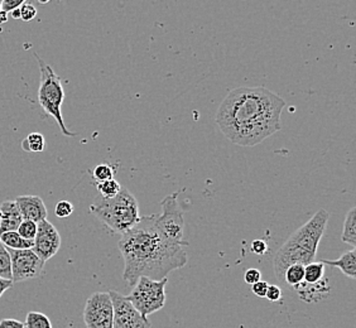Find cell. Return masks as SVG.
<instances>
[{"instance_id": "3", "label": "cell", "mask_w": 356, "mask_h": 328, "mask_svg": "<svg viewBox=\"0 0 356 328\" xmlns=\"http://www.w3.org/2000/svg\"><path fill=\"white\" fill-rule=\"evenodd\" d=\"M329 212L318 210L311 219L289 236L282 245L273 260L274 273L277 279L283 283V275L289 265H309L316 259L318 244L326 230Z\"/></svg>"}, {"instance_id": "33", "label": "cell", "mask_w": 356, "mask_h": 328, "mask_svg": "<svg viewBox=\"0 0 356 328\" xmlns=\"http://www.w3.org/2000/svg\"><path fill=\"white\" fill-rule=\"evenodd\" d=\"M0 328H26L24 323L13 318H4L0 321Z\"/></svg>"}, {"instance_id": "9", "label": "cell", "mask_w": 356, "mask_h": 328, "mask_svg": "<svg viewBox=\"0 0 356 328\" xmlns=\"http://www.w3.org/2000/svg\"><path fill=\"white\" fill-rule=\"evenodd\" d=\"M110 298L113 303V328H151L152 323L148 317L139 313L133 307L127 297L117 290H110Z\"/></svg>"}, {"instance_id": "6", "label": "cell", "mask_w": 356, "mask_h": 328, "mask_svg": "<svg viewBox=\"0 0 356 328\" xmlns=\"http://www.w3.org/2000/svg\"><path fill=\"white\" fill-rule=\"evenodd\" d=\"M168 279L153 281L147 277L138 279L129 295H125L139 313L148 317L165 307V284Z\"/></svg>"}, {"instance_id": "16", "label": "cell", "mask_w": 356, "mask_h": 328, "mask_svg": "<svg viewBox=\"0 0 356 328\" xmlns=\"http://www.w3.org/2000/svg\"><path fill=\"white\" fill-rule=\"evenodd\" d=\"M0 244L6 246L9 250H27L33 247L32 240H24L17 231H8L0 235Z\"/></svg>"}, {"instance_id": "27", "label": "cell", "mask_w": 356, "mask_h": 328, "mask_svg": "<svg viewBox=\"0 0 356 328\" xmlns=\"http://www.w3.org/2000/svg\"><path fill=\"white\" fill-rule=\"evenodd\" d=\"M19 10H21V19L23 22H32L37 17V9L31 3L24 1L19 8Z\"/></svg>"}, {"instance_id": "24", "label": "cell", "mask_w": 356, "mask_h": 328, "mask_svg": "<svg viewBox=\"0 0 356 328\" xmlns=\"http://www.w3.org/2000/svg\"><path fill=\"white\" fill-rule=\"evenodd\" d=\"M114 168L109 165V164H99L96 165L92 171V177L95 179L96 183H102V182H106L110 179H114Z\"/></svg>"}, {"instance_id": "11", "label": "cell", "mask_w": 356, "mask_h": 328, "mask_svg": "<svg viewBox=\"0 0 356 328\" xmlns=\"http://www.w3.org/2000/svg\"><path fill=\"white\" fill-rule=\"evenodd\" d=\"M32 252L46 263L47 260L54 258L58 253L61 247V236L58 230L47 220H43L40 224H37V235L33 240Z\"/></svg>"}, {"instance_id": "7", "label": "cell", "mask_w": 356, "mask_h": 328, "mask_svg": "<svg viewBox=\"0 0 356 328\" xmlns=\"http://www.w3.org/2000/svg\"><path fill=\"white\" fill-rule=\"evenodd\" d=\"M177 197L178 192H175L161 201L162 215H157L156 222L165 239L176 244H187L184 240L185 219L178 206Z\"/></svg>"}, {"instance_id": "21", "label": "cell", "mask_w": 356, "mask_h": 328, "mask_svg": "<svg viewBox=\"0 0 356 328\" xmlns=\"http://www.w3.org/2000/svg\"><path fill=\"white\" fill-rule=\"evenodd\" d=\"M26 328H54L47 315L41 312H29L24 322Z\"/></svg>"}, {"instance_id": "20", "label": "cell", "mask_w": 356, "mask_h": 328, "mask_svg": "<svg viewBox=\"0 0 356 328\" xmlns=\"http://www.w3.org/2000/svg\"><path fill=\"white\" fill-rule=\"evenodd\" d=\"M46 145V140L44 137L40 134V133H31L24 140H23V149L27 151H32V153H40L44 149Z\"/></svg>"}, {"instance_id": "5", "label": "cell", "mask_w": 356, "mask_h": 328, "mask_svg": "<svg viewBox=\"0 0 356 328\" xmlns=\"http://www.w3.org/2000/svg\"><path fill=\"white\" fill-rule=\"evenodd\" d=\"M35 57L41 69V82L38 89V103L47 115L55 117L62 134L66 137H76L75 133H71L63 122L61 106L65 100V90L62 86L61 79L56 75L55 71L35 54Z\"/></svg>"}, {"instance_id": "22", "label": "cell", "mask_w": 356, "mask_h": 328, "mask_svg": "<svg viewBox=\"0 0 356 328\" xmlns=\"http://www.w3.org/2000/svg\"><path fill=\"white\" fill-rule=\"evenodd\" d=\"M96 188H97V191L100 192V197L113 199L120 192L122 186L118 182L117 179H110L106 182L96 183Z\"/></svg>"}, {"instance_id": "1", "label": "cell", "mask_w": 356, "mask_h": 328, "mask_svg": "<svg viewBox=\"0 0 356 328\" xmlns=\"http://www.w3.org/2000/svg\"><path fill=\"white\" fill-rule=\"evenodd\" d=\"M286 101L264 86L232 90L220 105L216 124L230 142L255 147L282 129Z\"/></svg>"}, {"instance_id": "32", "label": "cell", "mask_w": 356, "mask_h": 328, "mask_svg": "<svg viewBox=\"0 0 356 328\" xmlns=\"http://www.w3.org/2000/svg\"><path fill=\"white\" fill-rule=\"evenodd\" d=\"M267 281H258V283H255L252 286V292H253L257 297H261V298H266V294H267L268 289Z\"/></svg>"}, {"instance_id": "13", "label": "cell", "mask_w": 356, "mask_h": 328, "mask_svg": "<svg viewBox=\"0 0 356 328\" xmlns=\"http://www.w3.org/2000/svg\"><path fill=\"white\" fill-rule=\"evenodd\" d=\"M295 290L301 301L306 303H320L329 298L331 286H330L329 278L323 277V279L315 284L302 281L300 286L295 287Z\"/></svg>"}, {"instance_id": "23", "label": "cell", "mask_w": 356, "mask_h": 328, "mask_svg": "<svg viewBox=\"0 0 356 328\" xmlns=\"http://www.w3.org/2000/svg\"><path fill=\"white\" fill-rule=\"evenodd\" d=\"M0 278L12 281V260L7 247L0 244Z\"/></svg>"}, {"instance_id": "10", "label": "cell", "mask_w": 356, "mask_h": 328, "mask_svg": "<svg viewBox=\"0 0 356 328\" xmlns=\"http://www.w3.org/2000/svg\"><path fill=\"white\" fill-rule=\"evenodd\" d=\"M12 260V281H31L41 277L44 263L35 255L32 249L27 250H9Z\"/></svg>"}, {"instance_id": "25", "label": "cell", "mask_w": 356, "mask_h": 328, "mask_svg": "<svg viewBox=\"0 0 356 328\" xmlns=\"http://www.w3.org/2000/svg\"><path fill=\"white\" fill-rule=\"evenodd\" d=\"M17 233H19V236L24 240H35V235H37V224L33 221H28V220H23L21 225L18 227Z\"/></svg>"}, {"instance_id": "18", "label": "cell", "mask_w": 356, "mask_h": 328, "mask_svg": "<svg viewBox=\"0 0 356 328\" xmlns=\"http://www.w3.org/2000/svg\"><path fill=\"white\" fill-rule=\"evenodd\" d=\"M305 281V265L302 264H293L289 265L283 275V283L291 287L300 286L302 281Z\"/></svg>"}, {"instance_id": "28", "label": "cell", "mask_w": 356, "mask_h": 328, "mask_svg": "<svg viewBox=\"0 0 356 328\" xmlns=\"http://www.w3.org/2000/svg\"><path fill=\"white\" fill-rule=\"evenodd\" d=\"M244 281H245L247 284H250V286H253L255 283L261 281V270H259V269H255V268L248 269V270H245V273H244Z\"/></svg>"}, {"instance_id": "29", "label": "cell", "mask_w": 356, "mask_h": 328, "mask_svg": "<svg viewBox=\"0 0 356 328\" xmlns=\"http://www.w3.org/2000/svg\"><path fill=\"white\" fill-rule=\"evenodd\" d=\"M23 3H24V0H3V1H0V10L8 14L9 12L12 13L15 9L21 8Z\"/></svg>"}, {"instance_id": "34", "label": "cell", "mask_w": 356, "mask_h": 328, "mask_svg": "<svg viewBox=\"0 0 356 328\" xmlns=\"http://www.w3.org/2000/svg\"><path fill=\"white\" fill-rule=\"evenodd\" d=\"M12 287H13V281L0 278V298L3 294L7 292L8 289H10Z\"/></svg>"}, {"instance_id": "35", "label": "cell", "mask_w": 356, "mask_h": 328, "mask_svg": "<svg viewBox=\"0 0 356 328\" xmlns=\"http://www.w3.org/2000/svg\"><path fill=\"white\" fill-rule=\"evenodd\" d=\"M7 22L8 13L3 12V10H0V24H4V23H7Z\"/></svg>"}, {"instance_id": "30", "label": "cell", "mask_w": 356, "mask_h": 328, "mask_svg": "<svg viewBox=\"0 0 356 328\" xmlns=\"http://www.w3.org/2000/svg\"><path fill=\"white\" fill-rule=\"evenodd\" d=\"M266 298L269 302H278L282 298V290L281 288L275 284L272 286H268L267 294H266Z\"/></svg>"}, {"instance_id": "14", "label": "cell", "mask_w": 356, "mask_h": 328, "mask_svg": "<svg viewBox=\"0 0 356 328\" xmlns=\"http://www.w3.org/2000/svg\"><path fill=\"white\" fill-rule=\"evenodd\" d=\"M22 221L21 212L14 201H4L0 205V235L8 231H17Z\"/></svg>"}, {"instance_id": "36", "label": "cell", "mask_w": 356, "mask_h": 328, "mask_svg": "<svg viewBox=\"0 0 356 328\" xmlns=\"http://www.w3.org/2000/svg\"><path fill=\"white\" fill-rule=\"evenodd\" d=\"M10 15H12V18H13V19H17V21H18V19H21V10H19V8L13 10V12L10 13Z\"/></svg>"}, {"instance_id": "31", "label": "cell", "mask_w": 356, "mask_h": 328, "mask_svg": "<svg viewBox=\"0 0 356 328\" xmlns=\"http://www.w3.org/2000/svg\"><path fill=\"white\" fill-rule=\"evenodd\" d=\"M250 249L257 255H263L268 252V244L264 240H254L250 245Z\"/></svg>"}, {"instance_id": "2", "label": "cell", "mask_w": 356, "mask_h": 328, "mask_svg": "<svg viewBox=\"0 0 356 328\" xmlns=\"http://www.w3.org/2000/svg\"><path fill=\"white\" fill-rule=\"evenodd\" d=\"M156 220L157 215L140 218L137 225L124 233L118 243L124 259L123 279L129 287H134L142 277L162 281L187 264V244L165 239Z\"/></svg>"}, {"instance_id": "12", "label": "cell", "mask_w": 356, "mask_h": 328, "mask_svg": "<svg viewBox=\"0 0 356 328\" xmlns=\"http://www.w3.org/2000/svg\"><path fill=\"white\" fill-rule=\"evenodd\" d=\"M14 202L18 206L22 219L33 221L35 224L47 220V208L40 196H18Z\"/></svg>"}, {"instance_id": "19", "label": "cell", "mask_w": 356, "mask_h": 328, "mask_svg": "<svg viewBox=\"0 0 356 328\" xmlns=\"http://www.w3.org/2000/svg\"><path fill=\"white\" fill-rule=\"evenodd\" d=\"M325 277V265L320 261L309 263V265L305 267V281L309 284H315L323 279Z\"/></svg>"}, {"instance_id": "15", "label": "cell", "mask_w": 356, "mask_h": 328, "mask_svg": "<svg viewBox=\"0 0 356 328\" xmlns=\"http://www.w3.org/2000/svg\"><path fill=\"white\" fill-rule=\"evenodd\" d=\"M323 265H329L331 268H339L343 275L348 278L355 279L356 278V252L355 249H351L349 252L343 253L339 259L321 260Z\"/></svg>"}, {"instance_id": "4", "label": "cell", "mask_w": 356, "mask_h": 328, "mask_svg": "<svg viewBox=\"0 0 356 328\" xmlns=\"http://www.w3.org/2000/svg\"><path fill=\"white\" fill-rule=\"evenodd\" d=\"M90 212L104 225L108 226L113 233L122 235L137 225L140 219L137 199L125 187H122L120 192L113 199H96L90 206Z\"/></svg>"}, {"instance_id": "17", "label": "cell", "mask_w": 356, "mask_h": 328, "mask_svg": "<svg viewBox=\"0 0 356 328\" xmlns=\"http://www.w3.org/2000/svg\"><path fill=\"white\" fill-rule=\"evenodd\" d=\"M343 243H346L355 249L356 246V207H351L346 213L345 222H343Z\"/></svg>"}, {"instance_id": "8", "label": "cell", "mask_w": 356, "mask_h": 328, "mask_svg": "<svg viewBox=\"0 0 356 328\" xmlns=\"http://www.w3.org/2000/svg\"><path fill=\"white\" fill-rule=\"evenodd\" d=\"M113 303L109 292H96L86 301L83 322L88 328H113Z\"/></svg>"}, {"instance_id": "26", "label": "cell", "mask_w": 356, "mask_h": 328, "mask_svg": "<svg viewBox=\"0 0 356 328\" xmlns=\"http://www.w3.org/2000/svg\"><path fill=\"white\" fill-rule=\"evenodd\" d=\"M72 212H74V205L69 202V201H60V202H57V205L55 207V213L57 218H61V219L69 218V216L72 215Z\"/></svg>"}]
</instances>
